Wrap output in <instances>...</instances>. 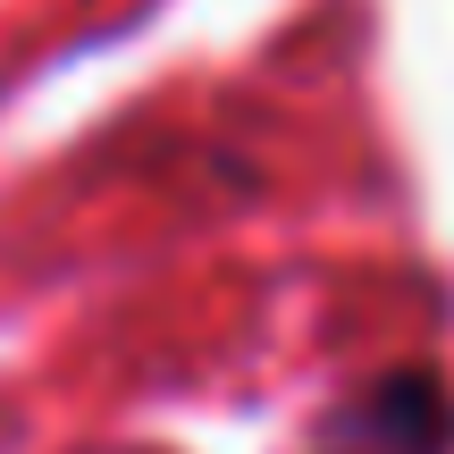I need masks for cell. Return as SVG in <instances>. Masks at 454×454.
<instances>
[{
	"instance_id": "obj_1",
	"label": "cell",
	"mask_w": 454,
	"mask_h": 454,
	"mask_svg": "<svg viewBox=\"0 0 454 454\" xmlns=\"http://www.w3.org/2000/svg\"><path fill=\"white\" fill-rule=\"evenodd\" d=\"M311 454H454V387L438 371H387L328 412Z\"/></svg>"
}]
</instances>
